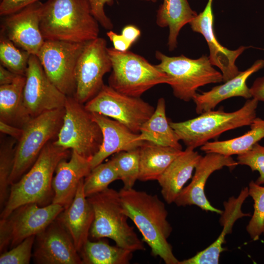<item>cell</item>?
<instances>
[{"label": "cell", "instance_id": "4dcf8cb0", "mask_svg": "<svg viewBox=\"0 0 264 264\" xmlns=\"http://www.w3.org/2000/svg\"><path fill=\"white\" fill-rule=\"evenodd\" d=\"M119 179L117 171L111 160L92 168L84 178L83 190L87 198L108 188L112 182Z\"/></svg>", "mask_w": 264, "mask_h": 264}, {"label": "cell", "instance_id": "b9f144b4", "mask_svg": "<svg viewBox=\"0 0 264 264\" xmlns=\"http://www.w3.org/2000/svg\"><path fill=\"white\" fill-rule=\"evenodd\" d=\"M254 98L259 101H264V76L257 78L250 88Z\"/></svg>", "mask_w": 264, "mask_h": 264}, {"label": "cell", "instance_id": "52a82bcc", "mask_svg": "<svg viewBox=\"0 0 264 264\" xmlns=\"http://www.w3.org/2000/svg\"><path fill=\"white\" fill-rule=\"evenodd\" d=\"M108 50L112 65L109 86L118 92L140 97L156 85L168 84V76L142 56L129 50L119 51L113 47Z\"/></svg>", "mask_w": 264, "mask_h": 264}, {"label": "cell", "instance_id": "d6986e66", "mask_svg": "<svg viewBox=\"0 0 264 264\" xmlns=\"http://www.w3.org/2000/svg\"><path fill=\"white\" fill-rule=\"evenodd\" d=\"M91 114L101 128L103 136L99 150L90 161L91 169L110 155L137 149L144 142L140 139L139 133L132 132L119 122L97 113Z\"/></svg>", "mask_w": 264, "mask_h": 264}, {"label": "cell", "instance_id": "f6af8a7d", "mask_svg": "<svg viewBox=\"0 0 264 264\" xmlns=\"http://www.w3.org/2000/svg\"><path fill=\"white\" fill-rule=\"evenodd\" d=\"M151 0V1L153 2H155L157 1V0Z\"/></svg>", "mask_w": 264, "mask_h": 264}, {"label": "cell", "instance_id": "f546056e", "mask_svg": "<svg viewBox=\"0 0 264 264\" xmlns=\"http://www.w3.org/2000/svg\"><path fill=\"white\" fill-rule=\"evenodd\" d=\"M83 264H128L132 258L133 252L118 246L89 240L81 251Z\"/></svg>", "mask_w": 264, "mask_h": 264}, {"label": "cell", "instance_id": "7bdbcfd3", "mask_svg": "<svg viewBox=\"0 0 264 264\" xmlns=\"http://www.w3.org/2000/svg\"><path fill=\"white\" fill-rule=\"evenodd\" d=\"M121 34L132 45L140 37L141 32L136 26L127 25L122 29Z\"/></svg>", "mask_w": 264, "mask_h": 264}, {"label": "cell", "instance_id": "4fadbf2b", "mask_svg": "<svg viewBox=\"0 0 264 264\" xmlns=\"http://www.w3.org/2000/svg\"><path fill=\"white\" fill-rule=\"evenodd\" d=\"M106 40L98 37L85 44L75 69L74 97L84 104L94 97L104 84V75L111 71L112 65Z\"/></svg>", "mask_w": 264, "mask_h": 264}, {"label": "cell", "instance_id": "d4e9b609", "mask_svg": "<svg viewBox=\"0 0 264 264\" xmlns=\"http://www.w3.org/2000/svg\"><path fill=\"white\" fill-rule=\"evenodd\" d=\"M183 151L144 141L139 148L138 180H157L168 167Z\"/></svg>", "mask_w": 264, "mask_h": 264}, {"label": "cell", "instance_id": "ba28073f", "mask_svg": "<svg viewBox=\"0 0 264 264\" xmlns=\"http://www.w3.org/2000/svg\"><path fill=\"white\" fill-rule=\"evenodd\" d=\"M64 113V108L45 111L32 117L24 126L22 134L15 147L10 185L28 171L44 146L57 136Z\"/></svg>", "mask_w": 264, "mask_h": 264}, {"label": "cell", "instance_id": "7402d4cb", "mask_svg": "<svg viewBox=\"0 0 264 264\" xmlns=\"http://www.w3.org/2000/svg\"><path fill=\"white\" fill-rule=\"evenodd\" d=\"M84 180L79 183L71 203L56 219L66 229L78 252L88 240L94 217L93 208L84 192Z\"/></svg>", "mask_w": 264, "mask_h": 264}, {"label": "cell", "instance_id": "1f68e13d", "mask_svg": "<svg viewBox=\"0 0 264 264\" xmlns=\"http://www.w3.org/2000/svg\"><path fill=\"white\" fill-rule=\"evenodd\" d=\"M111 160L117 171L119 179L123 183V188H132L136 181L138 180L139 148L116 153Z\"/></svg>", "mask_w": 264, "mask_h": 264}, {"label": "cell", "instance_id": "e575fe53", "mask_svg": "<svg viewBox=\"0 0 264 264\" xmlns=\"http://www.w3.org/2000/svg\"><path fill=\"white\" fill-rule=\"evenodd\" d=\"M14 141H9L0 145V205L3 208L9 194V178L14 159Z\"/></svg>", "mask_w": 264, "mask_h": 264}, {"label": "cell", "instance_id": "ab89813d", "mask_svg": "<svg viewBox=\"0 0 264 264\" xmlns=\"http://www.w3.org/2000/svg\"><path fill=\"white\" fill-rule=\"evenodd\" d=\"M107 35L112 43L113 48L118 51H128L132 45L122 34H118L112 30L108 31Z\"/></svg>", "mask_w": 264, "mask_h": 264}, {"label": "cell", "instance_id": "74e56055", "mask_svg": "<svg viewBox=\"0 0 264 264\" xmlns=\"http://www.w3.org/2000/svg\"><path fill=\"white\" fill-rule=\"evenodd\" d=\"M92 15L100 25L108 30H111L113 23L105 11V5L111 0H87ZM149 1L150 0H145Z\"/></svg>", "mask_w": 264, "mask_h": 264}, {"label": "cell", "instance_id": "4316f807", "mask_svg": "<svg viewBox=\"0 0 264 264\" xmlns=\"http://www.w3.org/2000/svg\"><path fill=\"white\" fill-rule=\"evenodd\" d=\"M197 15L187 0H163L157 11L156 23L159 27H169L167 44L170 51L176 48L177 38L181 28Z\"/></svg>", "mask_w": 264, "mask_h": 264}, {"label": "cell", "instance_id": "60d3db41", "mask_svg": "<svg viewBox=\"0 0 264 264\" xmlns=\"http://www.w3.org/2000/svg\"><path fill=\"white\" fill-rule=\"evenodd\" d=\"M0 131L1 133L9 135L14 139L19 141L22 134L23 130V128L7 124L0 120Z\"/></svg>", "mask_w": 264, "mask_h": 264}, {"label": "cell", "instance_id": "9c48e42d", "mask_svg": "<svg viewBox=\"0 0 264 264\" xmlns=\"http://www.w3.org/2000/svg\"><path fill=\"white\" fill-rule=\"evenodd\" d=\"M64 109L63 123L54 144L90 161L102 143L101 128L74 96H67Z\"/></svg>", "mask_w": 264, "mask_h": 264}, {"label": "cell", "instance_id": "6da1fadb", "mask_svg": "<svg viewBox=\"0 0 264 264\" xmlns=\"http://www.w3.org/2000/svg\"><path fill=\"white\" fill-rule=\"evenodd\" d=\"M119 193L125 213L136 226L151 254L160 257L166 264H178L168 241L172 227L164 203L157 195L133 188H122Z\"/></svg>", "mask_w": 264, "mask_h": 264}, {"label": "cell", "instance_id": "836d02e7", "mask_svg": "<svg viewBox=\"0 0 264 264\" xmlns=\"http://www.w3.org/2000/svg\"><path fill=\"white\" fill-rule=\"evenodd\" d=\"M248 192L254 201V211L246 229L250 238L255 241L264 234V186L251 180L248 185Z\"/></svg>", "mask_w": 264, "mask_h": 264}, {"label": "cell", "instance_id": "d590c367", "mask_svg": "<svg viewBox=\"0 0 264 264\" xmlns=\"http://www.w3.org/2000/svg\"><path fill=\"white\" fill-rule=\"evenodd\" d=\"M35 237V235L29 237L13 247L11 250L1 253L0 256V264H29Z\"/></svg>", "mask_w": 264, "mask_h": 264}, {"label": "cell", "instance_id": "7c38bea8", "mask_svg": "<svg viewBox=\"0 0 264 264\" xmlns=\"http://www.w3.org/2000/svg\"><path fill=\"white\" fill-rule=\"evenodd\" d=\"M86 43L45 40L37 54L51 82L67 96H74L75 69Z\"/></svg>", "mask_w": 264, "mask_h": 264}, {"label": "cell", "instance_id": "30bf717a", "mask_svg": "<svg viewBox=\"0 0 264 264\" xmlns=\"http://www.w3.org/2000/svg\"><path fill=\"white\" fill-rule=\"evenodd\" d=\"M64 210L58 204L40 206L31 203L19 207L7 218L0 219V252L9 245L13 247L25 239L40 233Z\"/></svg>", "mask_w": 264, "mask_h": 264}, {"label": "cell", "instance_id": "ac0fdd59", "mask_svg": "<svg viewBox=\"0 0 264 264\" xmlns=\"http://www.w3.org/2000/svg\"><path fill=\"white\" fill-rule=\"evenodd\" d=\"M213 0H208L203 10L189 23L192 30L200 33L204 37L209 47L210 61L219 67L222 75L223 82L234 78L240 72L236 66L237 58L247 48L241 46L236 50H230L218 41L213 28L214 16Z\"/></svg>", "mask_w": 264, "mask_h": 264}, {"label": "cell", "instance_id": "277c9868", "mask_svg": "<svg viewBox=\"0 0 264 264\" xmlns=\"http://www.w3.org/2000/svg\"><path fill=\"white\" fill-rule=\"evenodd\" d=\"M258 103L252 98L233 112H225L220 108L206 111L193 119L180 122H170V124L179 140L187 147L195 149L226 131L250 126L256 117Z\"/></svg>", "mask_w": 264, "mask_h": 264}, {"label": "cell", "instance_id": "44dd1931", "mask_svg": "<svg viewBox=\"0 0 264 264\" xmlns=\"http://www.w3.org/2000/svg\"><path fill=\"white\" fill-rule=\"evenodd\" d=\"M248 196V187H245L237 198L231 197L227 201H224V210L220 220L223 229L217 239L193 257L179 261L178 264H218L221 253L225 250L222 247L225 242V237L231 233L235 222L241 218L250 216L242 210V205Z\"/></svg>", "mask_w": 264, "mask_h": 264}, {"label": "cell", "instance_id": "8992f818", "mask_svg": "<svg viewBox=\"0 0 264 264\" xmlns=\"http://www.w3.org/2000/svg\"><path fill=\"white\" fill-rule=\"evenodd\" d=\"M155 56L159 61L155 66L168 76L174 95L183 101L193 100L200 87L223 82L221 73L205 55L193 59L183 55L168 56L156 51Z\"/></svg>", "mask_w": 264, "mask_h": 264}, {"label": "cell", "instance_id": "ffe728a7", "mask_svg": "<svg viewBox=\"0 0 264 264\" xmlns=\"http://www.w3.org/2000/svg\"><path fill=\"white\" fill-rule=\"evenodd\" d=\"M64 159L58 163L52 180V203L67 208L72 202L81 180L90 172V161L72 151L68 161Z\"/></svg>", "mask_w": 264, "mask_h": 264}, {"label": "cell", "instance_id": "d6a6232c", "mask_svg": "<svg viewBox=\"0 0 264 264\" xmlns=\"http://www.w3.org/2000/svg\"><path fill=\"white\" fill-rule=\"evenodd\" d=\"M30 54L19 49L16 45L6 38L1 37L0 60L1 65L13 72L25 76Z\"/></svg>", "mask_w": 264, "mask_h": 264}, {"label": "cell", "instance_id": "3957f363", "mask_svg": "<svg viewBox=\"0 0 264 264\" xmlns=\"http://www.w3.org/2000/svg\"><path fill=\"white\" fill-rule=\"evenodd\" d=\"M40 29L45 40L87 43L98 37L99 22L87 0H47Z\"/></svg>", "mask_w": 264, "mask_h": 264}, {"label": "cell", "instance_id": "9a60e30c", "mask_svg": "<svg viewBox=\"0 0 264 264\" xmlns=\"http://www.w3.org/2000/svg\"><path fill=\"white\" fill-rule=\"evenodd\" d=\"M34 258L41 264H83L73 240L56 219L35 237Z\"/></svg>", "mask_w": 264, "mask_h": 264}, {"label": "cell", "instance_id": "f35d334b", "mask_svg": "<svg viewBox=\"0 0 264 264\" xmlns=\"http://www.w3.org/2000/svg\"><path fill=\"white\" fill-rule=\"evenodd\" d=\"M43 0H1L0 15L6 16Z\"/></svg>", "mask_w": 264, "mask_h": 264}, {"label": "cell", "instance_id": "83f0119b", "mask_svg": "<svg viewBox=\"0 0 264 264\" xmlns=\"http://www.w3.org/2000/svg\"><path fill=\"white\" fill-rule=\"evenodd\" d=\"M139 137L143 141L182 150L179 139L167 118L163 98L158 100L154 111L141 127Z\"/></svg>", "mask_w": 264, "mask_h": 264}, {"label": "cell", "instance_id": "e0dca14e", "mask_svg": "<svg viewBox=\"0 0 264 264\" xmlns=\"http://www.w3.org/2000/svg\"><path fill=\"white\" fill-rule=\"evenodd\" d=\"M238 164L231 156L216 153H207L202 156L195 168L191 182L184 187L174 203L177 206L196 205L201 210L221 215L223 211L214 207L207 198L204 188L211 175L224 167L233 170Z\"/></svg>", "mask_w": 264, "mask_h": 264}, {"label": "cell", "instance_id": "8fae6325", "mask_svg": "<svg viewBox=\"0 0 264 264\" xmlns=\"http://www.w3.org/2000/svg\"><path fill=\"white\" fill-rule=\"evenodd\" d=\"M84 106L88 111L112 118L136 133L155 110L140 97L124 94L105 85Z\"/></svg>", "mask_w": 264, "mask_h": 264}, {"label": "cell", "instance_id": "2e32d148", "mask_svg": "<svg viewBox=\"0 0 264 264\" xmlns=\"http://www.w3.org/2000/svg\"><path fill=\"white\" fill-rule=\"evenodd\" d=\"M43 5L37 2L6 16L4 21L6 38L30 55L36 56L45 42L40 29Z\"/></svg>", "mask_w": 264, "mask_h": 264}, {"label": "cell", "instance_id": "7a4b0ae2", "mask_svg": "<svg viewBox=\"0 0 264 264\" xmlns=\"http://www.w3.org/2000/svg\"><path fill=\"white\" fill-rule=\"evenodd\" d=\"M69 154V149L58 146L53 141L49 142L28 171L10 185L0 219L7 218L14 210L26 204L44 206L51 203L54 173L59 162L67 159Z\"/></svg>", "mask_w": 264, "mask_h": 264}, {"label": "cell", "instance_id": "603a6c76", "mask_svg": "<svg viewBox=\"0 0 264 264\" xmlns=\"http://www.w3.org/2000/svg\"><path fill=\"white\" fill-rule=\"evenodd\" d=\"M264 67V60H257L250 67L240 71L223 84L215 86L209 91L197 93L193 99L197 113L200 114L213 110L220 102L230 98L242 97L247 99L252 98L250 88L246 84L247 80Z\"/></svg>", "mask_w": 264, "mask_h": 264}, {"label": "cell", "instance_id": "484cf974", "mask_svg": "<svg viewBox=\"0 0 264 264\" xmlns=\"http://www.w3.org/2000/svg\"><path fill=\"white\" fill-rule=\"evenodd\" d=\"M25 76L18 75L11 84L0 86V120L22 128L32 117L23 103Z\"/></svg>", "mask_w": 264, "mask_h": 264}, {"label": "cell", "instance_id": "8d00e7d4", "mask_svg": "<svg viewBox=\"0 0 264 264\" xmlns=\"http://www.w3.org/2000/svg\"><path fill=\"white\" fill-rule=\"evenodd\" d=\"M238 164L246 165L252 172L258 171L260 176L255 181L262 185L264 184V146L258 143L254 144L249 150L238 155Z\"/></svg>", "mask_w": 264, "mask_h": 264}, {"label": "cell", "instance_id": "f1b7e54d", "mask_svg": "<svg viewBox=\"0 0 264 264\" xmlns=\"http://www.w3.org/2000/svg\"><path fill=\"white\" fill-rule=\"evenodd\" d=\"M250 130L244 134L232 139L208 141L200 150L207 153H216L226 156L241 154L249 150L264 138V119L256 117L250 125Z\"/></svg>", "mask_w": 264, "mask_h": 264}, {"label": "cell", "instance_id": "5b68a950", "mask_svg": "<svg viewBox=\"0 0 264 264\" xmlns=\"http://www.w3.org/2000/svg\"><path fill=\"white\" fill-rule=\"evenodd\" d=\"M87 198L94 214L90 230L92 238L110 239L116 245L133 252L145 249L143 242L128 222L119 192L108 188Z\"/></svg>", "mask_w": 264, "mask_h": 264}, {"label": "cell", "instance_id": "cb8c5ba5", "mask_svg": "<svg viewBox=\"0 0 264 264\" xmlns=\"http://www.w3.org/2000/svg\"><path fill=\"white\" fill-rule=\"evenodd\" d=\"M202 156L187 147L175 158L157 180L161 193L168 204L174 203Z\"/></svg>", "mask_w": 264, "mask_h": 264}, {"label": "cell", "instance_id": "5bb4252c", "mask_svg": "<svg viewBox=\"0 0 264 264\" xmlns=\"http://www.w3.org/2000/svg\"><path fill=\"white\" fill-rule=\"evenodd\" d=\"M25 76L23 100L32 118L64 108L67 96L49 79L37 56L30 55Z\"/></svg>", "mask_w": 264, "mask_h": 264}, {"label": "cell", "instance_id": "ee69618b", "mask_svg": "<svg viewBox=\"0 0 264 264\" xmlns=\"http://www.w3.org/2000/svg\"><path fill=\"white\" fill-rule=\"evenodd\" d=\"M18 75H20L13 72L2 65H0V86L12 83Z\"/></svg>", "mask_w": 264, "mask_h": 264}]
</instances>
